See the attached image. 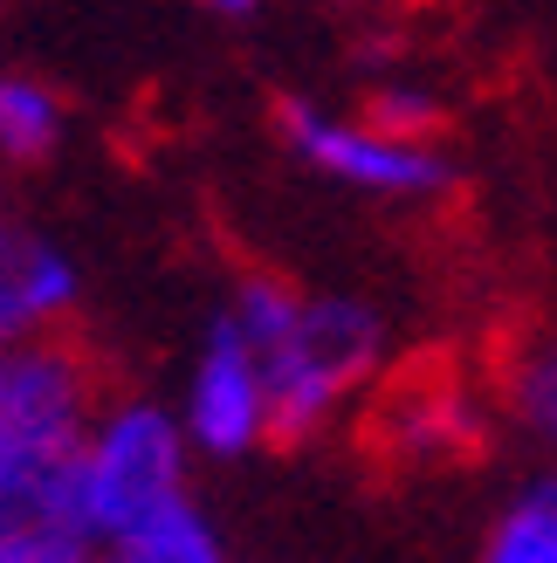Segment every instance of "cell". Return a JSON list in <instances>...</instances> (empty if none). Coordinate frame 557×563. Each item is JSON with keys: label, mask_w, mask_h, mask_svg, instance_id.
<instances>
[{"label": "cell", "mask_w": 557, "mask_h": 563, "mask_svg": "<svg viewBox=\"0 0 557 563\" xmlns=\"http://www.w3.org/2000/svg\"><path fill=\"white\" fill-rule=\"evenodd\" d=\"M228 317L248 330L262 357L275 446L324 440L393 364V330L372 302L338 289H296L290 275L269 268H248L234 282Z\"/></svg>", "instance_id": "obj_1"}, {"label": "cell", "mask_w": 557, "mask_h": 563, "mask_svg": "<svg viewBox=\"0 0 557 563\" xmlns=\"http://www.w3.org/2000/svg\"><path fill=\"white\" fill-rule=\"evenodd\" d=\"M193 461L200 454H193L179 412L165 399L110 391L76 440V488H83V516H90L97 543L131 537V529L193 501Z\"/></svg>", "instance_id": "obj_2"}, {"label": "cell", "mask_w": 557, "mask_h": 563, "mask_svg": "<svg viewBox=\"0 0 557 563\" xmlns=\"http://www.w3.org/2000/svg\"><path fill=\"white\" fill-rule=\"evenodd\" d=\"M275 131L296 165H310L317 179L365 192V200H393V207H421V200H448L455 192V158L434 137H400L372 124L365 110H324L310 97L275 103Z\"/></svg>", "instance_id": "obj_3"}, {"label": "cell", "mask_w": 557, "mask_h": 563, "mask_svg": "<svg viewBox=\"0 0 557 563\" xmlns=\"http://www.w3.org/2000/svg\"><path fill=\"white\" fill-rule=\"evenodd\" d=\"M103 399H110V372L76 330L0 344V461L76 454V440Z\"/></svg>", "instance_id": "obj_4"}, {"label": "cell", "mask_w": 557, "mask_h": 563, "mask_svg": "<svg viewBox=\"0 0 557 563\" xmlns=\"http://www.w3.org/2000/svg\"><path fill=\"white\" fill-rule=\"evenodd\" d=\"M173 412H179V427H186V440H193L200 461H248V454H262V446H275L262 357H255L248 330L228 317V309L207 323Z\"/></svg>", "instance_id": "obj_5"}, {"label": "cell", "mask_w": 557, "mask_h": 563, "mask_svg": "<svg viewBox=\"0 0 557 563\" xmlns=\"http://www.w3.org/2000/svg\"><path fill=\"white\" fill-rule=\"evenodd\" d=\"M97 529L83 516L76 454L0 461V563H90Z\"/></svg>", "instance_id": "obj_6"}, {"label": "cell", "mask_w": 557, "mask_h": 563, "mask_svg": "<svg viewBox=\"0 0 557 563\" xmlns=\"http://www.w3.org/2000/svg\"><path fill=\"white\" fill-rule=\"evenodd\" d=\"M76 302H83V268L42 228L0 213V344L69 330Z\"/></svg>", "instance_id": "obj_7"}, {"label": "cell", "mask_w": 557, "mask_h": 563, "mask_svg": "<svg viewBox=\"0 0 557 563\" xmlns=\"http://www.w3.org/2000/svg\"><path fill=\"white\" fill-rule=\"evenodd\" d=\"M476 563H557V467L495 501Z\"/></svg>", "instance_id": "obj_8"}, {"label": "cell", "mask_w": 557, "mask_h": 563, "mask_svg": "<svg viewBox=\"0 0 557 563\" xmlns=\"http://www.w3.org/2000/svg\"><path fill=\"white\" fill-rule=\"evenodd\" d=\"M69 137V110L55 82L28 69H0V165H48Z\"/></svg>", "instance_id": "obj_9"}, {"label": "cell", "mask_w": 557, "mask_h": 563, "mask_svg": "<svg viewBox=\"0 0 557 563\" xmlns=\"http://www.w3.org/2000/svg\"><path fill=\"white\" fill-rule=\"evenodd\" d=\"M393 440H400V454H434V461H448V454H468L482 433V419H476V399H461L455 385H406L393 391Z\"/></svg>", "instance_id": "obj_10"}, {"label": "cell", "mask_w": 557, "mask_h": 563, "mask_svg": "<svg viewBox=\"0 0 557 563\" xmlns=\"http://www.w3.org/2000/svg\"><path fill=\"white\" fill-rule=\"evenodd\" d=\"M90 563H228V543H220V529L207 522L200 501H179L173 516L131 529V537L97 543Z\"/></svg>", "instance_id": "obj_11"}, {"label": "cell", "mask_w": 557, "mask_h": 563, "mask_svg": "<svg viewBox=\"0 0 557 563\" xmlns=\"http://www.w3.org/2000/svg\"><path fill=\"white\" fill-rule=\"evenodd\" d=\"M503 406L557 446V336H523L503 364Z\"/></svg>", "instance_id": "obj_12"}, {"label": "cell", "mask_w": 557, "mask_h": 563, "mask_svg": "<svg viewBox=\"0 0 557 563\" xmlns=\"http://www.w3.org/2000/svg\"><path fill=\"white\" fill-rule=\"evenodd\" d=\"M358 110H365L372 124H385V131H400V137H434V145H440V124H448L440 97L427 90V82H406V76H400V82H372Z\"/></svg>", "instance_id": "obj_13"}, {"label": "cell", "mask_w": 557, "mask_h": 563, "mask_svg": "<svg viewBox=\"0 0 557 563\" xmlns=\"http://www.w3.org/2000/svg\"><path fill=\"white\" fill-rule=\"evenodd\" d=\"M207 8H214V14H255L262 0H207Z\"/></svg>", "instance_id": "obj_14"}, {"label": "cell", "mask_w": 557, "mask_h": 563, "mask_svg": "<svg viewBox=\"0 0 557 563\" xmlns=\"http://www.w3.org/2000/svg\"><path fill=\"white\" fill-rule=\"evenodd\" d=\"M351 8H358V0H351Z\"/></svg>", "instance_id": "obj_15"}]
</instances>
